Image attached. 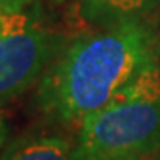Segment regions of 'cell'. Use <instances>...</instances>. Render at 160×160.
<instances>
[{
	"mask_svg": "<svg viewBox=\"0 0 160 160\" xmlns=\"http://www.w3.org/2000/svg\"><path fill=\"white\" fill-rule=\"evenodd\" d=\"M54 2H64V0H54Z\"/></svg>",
	"mask_w": 160,
	"mask_h": 160,
	"instance_id": "cell-9",
	"label": "cell"
},
{
	"mask_svg": "<svg viewBox=\"0 0 160 160\" xmlns=\"http://www.w3.org/2000/svg\"><path fill=\"white\" fill-rule=\"evenodd\" d=\"M31 3L33 0H0V13H3V15L17 13V12L25 10Z\"/></svg>",
	"mask_w": 160,
	"mask_h": 160,
	"instance_id": "cell-6",
	"label": "cell"
},
{
	"mask_svg": "<svg viewBox=\"0 0 160 160\" xmlns=\"http://www.w3.org/2000/svg\"><path fill=\"white\" fill-rule=\"evenodd\" d=\"M64 48L62 36L46 25L34 3L3 15L0 25V105L41 80Z\"/></svg>",
	"mask_w": 160,
	"mask_h": 160,
	"instance_id": "cell-3",
	"label": "cell"
},
{
	"mask_svg": "<svg viewBox=\"0 0 160 160\" xmlns=\"http://www.w3.org/2000/svg\"><path fill=\"white\" fill-rule=\"evenodd\" d=\"M72 149L64 137L30 132L5 144L0 160H72Z\"/></svg>",
	"mask_w": 160,
	"mask_h": 160,
	"instance_id": "cell-5",
	"label": "cell"
},
{
	"mask_svg": "<svg viewBox=\"0 0 160 160\" xmlns=\"http://www.w3.org/2000/svg\"><path fill=\"white\" fill-rule=\"evenodd\" d=\"M2 20H3V13H0V25H2Z\"/></svg>",
	"mask_w": 160,
	"mask_h": 160,
	"instance_id": "cell-8",
	"label": "cell"
},
{
	"mask_svg": "<svg viewBox=\"0 0 160 160\" xmlns=\"http://www.w3.org/2000/svg\"><path fill=\"white\" fill-rule=\"evenodd\" d=\"M160 3V0H82V17L92 25L113 28L137 23Z\"/></svg>",
	"mask_w": 160,
	"mask_h": 160,
	"instance_id": "cell-4",
	"label": "cell"
},
{
	"mask_svg": "<svg viewBox=\"0 0 160 160\" xmlns=\"http://www.w3.org/2000/svg\"><path fill=\"white\" fill-rule=\"evenodd\" d=\"M160 149V67L134 82L78 126L72 160H154Z\"/></svg>",
	"mask_w": 160,
	"mask_h": 160,
	"instance_id": "cell-2",
	"label": "cell"
},
{
	"mask_svg": "<svg viewBox=\"0 0 160 160\" xmlns=\"http://www.w3.org/2000/svg\"><path fill=\"white\" fill-rule=\"evenodd\" d=\"M7 137H8V124H7L3 113L0 111V149L7 144Z\"/></svg>",
	"mask_w": 160,
	"mask_h": 160,
	"instance_id": "cell-7",
	"label": "cell"
},
{
	"mask_svg": "<svg viewBox=\"0 0 160 160\" xmlns=\"http://www.w3.org/2000/svg\"><path fill=\"white\" fill-rule=\"evenodd\" d=\"M155 61L152 34L141 21L78 38L39 80L38 110L49 121L78 128Z\"/></svg>",
	"mask_w": 160,
	"mask_h": 160,
	"instance_id": "cell-1",
	"label": "cell"
}]
</instances>
